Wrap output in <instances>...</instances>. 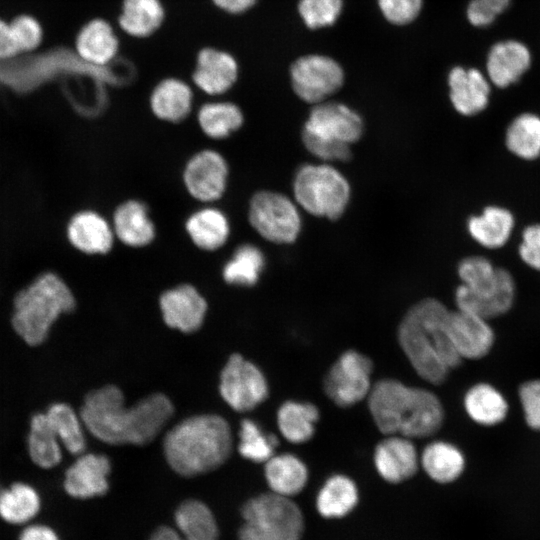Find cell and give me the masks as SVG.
Segmentation results:
<instances>
[{"instance_id": "6da1fadb", "label": "cell", "mask_w": 540, "mask_h": 540, "mask_svg": "<svg viewBox=\"0 0 540 540\" xmlns=\"http://www.w3.org/2000/svg\"><path fill=\"white\" fill-rule=\"evenodd\" d=\"M173 413L171 400L162 393L151 394L127 407L122 391L114 385L89 392L79 410L85 429L111 445L148 444Z\"/></svg>"}, {"instance_id": "7a4b0ae2", "label": "cell", "mask_w": 540, "mask_h": 540, "mask_svg": "<svg viewBox=\"0 0 540 540\" xmlns=\"http://www.w3.org/2000/svg\"><path fill=\"white\" fill-rule=\"evenodd\" d=\"M450 310L435 298H425L409 308L397 330L399 346L414 371L424 381L439 385L462 359L447 331Z\"/></svg>"}, {"instance_id": "3957f363", "label": "cell", "mask_w": 540, "mask_h": 540, "mask_svg": "<svg viewBox=\"0 0 540 540\" xmlns=\"http://www.w3.org/2000/svg\"><path fill=\"white\" fill-rule=\"evenodd\" d=\"M367 403L376 427L385 436L430 437L445 418L444 407L432 391L393 378L375 382Z\"/></svg>"}, {"instance_id": "277c9868", "label": "cell", "mask_w": 540, "mask_h": 540, "mask_svg": "<svg viewBox=\"0 0 540 540\" xmlns=\"http://www.w3.org/2000/svg\"><path fill=\"white\" fill-rule=\"evenodd\" d=\"M232 449L230 425L215 414L184 419L168 431L163 441L167 463L183 477L217 469L230 457Z\"/></svg>"}, {"instance_id": "5b68a950", "label": "cell", "mask_w": 540, "mask_h": 540, "mask_svg": "<svg viewBox=\"0 0 540 540\" xmlns=\"http://www.w3.org/2000/svg\"><path fill=\"white\" fill-rule=\"evenodd\" d=\"M75 307L68 284L55 272H43L14 295L10 325L22 343L39 347L49 338L57 320Z\"/></svg>"}, {"instance_id": "8992f818", "label": "cell", "mask_w": 540, "mask_h": 540, "mask_svg": "<svg viewBox=\"0 0 540 540\" xmlns=\"http://www.w3.org/2000/svg\"><path fill=\"white\" fill-rule=\"evenodd\" d=\"M239 540H301L304 518L290 497L273 492L247 500L241 508Z\"/></svg>"}, {"instance_id": "52a82bcc", "label": "cell", "mask_w": 540, "mask_h": 540, "mask_svg": "<svg viewBox=\"0 0 540 540\" xmlns=\"http://www.w3.org/2000/svg\"><path fill=\"white\" fill-rule=\"evenodd\" d=\"M294 195L309 213L329 219L338 218L346 209L350 187L335 168L321 164H306L296 173Z\"/></svg>"}, {"instance_id": "ba28073f", "label": "cell", "mask_w": 540, "mask_h": 540, "mask_svg": "<svg viewBox=\"0 0 540 540\" xmlns=\"http://www.w3.org/2000/svg\"><path fill=\"white\" fill-rule=\"evenodd\" d=\"M372 372L373 362L368 356L357 350H346L326 373L324 392L338 407H351L367 399L373 385Z\"/></svg>"}, {"instance_id": "9c48e42d", "label": "cell", "mask_w": 540, "mask_h": 540, "mask_svg": "<svg viewBox=\"0 0 540 540\" xmlns=\"http://www.w3.org/2000/svg\"><path fill=\"white\" fill-rule=\"evenodd\" d=\"M515 299V282L509 271L497 268L487 277L461 284L455 292L457 309L486 320L506 314Z\"/></svg>"}, {"instance_id": "30bf717a", "label": "cell", "mask_w": 540, "mask_h": 540, "mask_svg": "<svg viewBox=\"0 0 540 540\" xmlns=\"http://www.w3.org/2000/svg\"><path fill=\"white\" fill-rule=\"evenodd\" d=\"M248 216L251 226L274 243H292L300 232L297 208L289 198L277 192L256 193L250 201Z\"/></svg>"}, {"instance_id": "8fae6325", "label": "cell", "mask_w": 540, "mask_h": 540, "mask_svg": "<svg viewBox=\"0 0 540 540\" xmlns=\"http://www.w3.org/2000/svg\"><path fill=\"white\" fill-rule=\"evenodd\" d=\"M219 391L233 410L248 412L267 399L269 386L265 375L254 363L234 353L221 371Z\"/></svg>"}, {"instance_id": "7c38bea8", "label": "cell", "mask_w": 540, "mask_h": 540, "mask_svg": "<svg viewBox=\"0 0 540 540\" xmlns=\"http://www.w3.org/2000/svg\"><path fill=\"white\" fill-rule=\"evenodd\" d=\"M291 85L295 94L307 103L318 104L343 85L342 66L332 57L308 54L297 58L290 67Z\"/></svg>"}, {"instance_id": "4fadbf2b", "label": "cell", "mask_w": 540, "mask_h": 540, "mask_svg": "<svg viewBox=\"0 0 540 540\" xmlns=\"http://www.w3.org/2000/svg\"><path fill=\"white\" fill-rule=\"evenodd\" d=\"M228 165L223 156L214 150H202L187 162L183 181L189 194L196 200L212 202L225 192Z\"/></svg>"}, {"instance_id": "5bb4252c", "label": "cell", "mask_w": 540, "mask_h": 540, "mask_svg": "<svg viewBox=\"0 0 540 540\" xmlns=\"http://www.w3.org/2000/svg\"><path fill=\"white\" fill-rule=\"evenodd\" d=\"M303 130L350 145L361 137L363 121L357 112L342 103L321 102L312 108Z\"/></svg>"}, {"instance_id": "9a60e30c", "label": "cell", "mask_w": 540, "mask_h": 540, "mask_svg": "<svg viewBox=\"0 0 540 540\" xmlns=\"http://www.w3.org/2000/svg\"><path fill=\"white\" fill-rule=\"evenodd\" d=\"M111 462L103 454L82 453L76 456L63 476L62 488L71 498L91 499L106 494L109 489L108 476Z\"/></svg>"}, {"instance_id": "2e32d148", "label": "cell", "mask_w": 540, "mask_h": 540, "mask_svg": "<svg viewBox=\"0 0 540 540\" xmlns=\"http://www.w3.org/2000/svg\"><path fill=\"white\" fill-rule=\"evenodd\" d=\"M447 331L462 360L481 359L494 345L495 334L488 320L459 309L449 312Z\"/></svg>"}, {"instance_id": "e0dca14e", "label": "cell", "mask_w": 540, "mask_h": 540, "mask_svg": "<svg viewBox=\"0 0 540 540\" xmlns=\"http://www.w3.org/2000/svg\"><path fill=\"white\" fill-rule=\"evenodd\" d=\"M176 528L158 527L150 540H218L219 530L210 508L202 501L188 499L176 509Z\"/></svg>"}, {"instance_id": "ac0fdd59", "label": "cell", "mask_w": 540, "mask_h": 540, "mask_svg": "<svg viewBox=\"0 0 540 540\" xmlns=\"http://www.w3.org/2000/svg\"><path fill=\"white\" fill-rule=\"evenodd\" d=\"M159 305L164 322L183 333L198 330L207 311L206 300L189 284L166 290L160 297Z\"/></svg>"}, {"instance_id": "d6986e66", "label": "cell", "mask_w": 540, "mask_h": 540, "mask_svg": "<svg viewBox=\"0 0 540 540\" xmlns=\"http://www.w3.org/2000/svg\"><path fill=\"white\" fill-rule=\"evenodd\" d=\"M373 461L378 474L387 482L397 484L413 477L420 457L412 439L386 435L375 447Z\"/></svg>"}, {"instance_id": "ffe728a7", "label": "cell", "mask_w": 540, "mask_h": 540, "mask_svg": "<svg viewBox=\"0 0 540 540\" xmlns=\"http://www.w3.org/2000/svg\"><path fill=\"white\" fill-rule=\"evenodd\" d=\"M44 500L39 488L24 479L13 480L0 489V522L17 530L39 520Z\"/></svg>"}, {"instance_id": "44dd1931", "label": "cell", "mask_w": 540, "mask_h": 540, "mask_svg": "<svg viewBox=\"0 0 540 540\" xmlns=\"http://www.w3.org/2000/svg\"><path fill=\"white\" fill-rule=\"evenodd\" d=\"M238 72V63L233 55L227 51L206 47L197 54L192 79L206 94L220 95L234 85Z\"/></svg>"}, {"instance_id": "7402d4cb", "label": "cell", "mask_w": 540, "mask_h": 540, "mask_svg": "<svg viewBox=\"0 0 540 540\" xmlns=\"http://www.w3.org/2000/svg\"><path fill=\"white\" fill-rule=\"evenodd\" d=\"M63 450L45 411L34 412L25 434V451L30 463L40 470H52L61 464Z\"/></svg>"}, {"instance_id": "603a6c76", "label": "cell", "mask_w": 540, "mask_h": 540, "mask_svg": "<svg viewBox=\"0 0 540 540\" xmlns=\"http://www.w3.org/2000/svg\"><path fill=\"white\" fill-rule=\"evenodd\" d=\"M448 86L452 105L462 115H475L488 105L490 85L478 69L452 68L448 75Z\"/></svg>"}, {"instance_id": "cb8c5ba5", "label": "cell", "mask_w": 540, "mask_h": 540, "mask_svg": "<svg viewBox=\"0 0 540 540\" xmlns=\"http://www.w3.org/2000/svg\"><path fill=\"white\" fill-rule=\"evenodd\" d=\"M530 65L531 53L527 46L516 40H505L490 48L486 70L495 86L505 88L517 82Z\"/></svg>"}, {"instance_id": "d4e9b609", "label": "cell", "mask_w": 540, "mask_h": 540, "mask_svg": "<svg viewBox=\"0 0 540 540\" xmlns=\"http://www.w3.org/2000/svg\"><path fill=\"white\" fill-rule=\"evenodd\" d=\"M66 232L71 245L86 254L109 252L115 235L106 219L92 210H83L73 215Z\"/></svg>"}, {"instance_id": "484cf974", "label": "cell", "mask_w": 540, "mask_h": 540, "mask_svg": "<svg viewBox=\"0 0 540 540\" xmlns=\"http://www.w3.org/2000/svg\"><path fill=\"white\" fill-rule=\"evenodd\" d=\"M75 48L77 55L86 63L103 66L110 63L118 53L119 40L106 20L95 18L79 30Z\"/></svg>"}, {"instance_id": "4316f807", "label": "cell", "mask_w": 540, "mask_h": 540, "mask_svg": "<svg viewBox=\"0 0 540 540\" xmlns=\"http://www.w3.org/2000/svg\"><path fill=\"white\" fill-rule=\"evenodd\" d=\"M112 228L117 238L131 247H143L155 237V226L148 209L140 201L129 200L114 212Z\"/></svg>"}, {"instance_id": "83f0119b", "label": "cell", "mask_w": 540, "mask_h": 540, "mask_svg": "<svg viewBox=\"0 0 540 540\" xmlns=\"http://www.w3.org/2000/svg\"><path fill=\"white\" fill-rule=\"evenodd\" d=\"M264 475L271 492L291 498L304 489L309 473L299 457L283 453L265 462Z\"/></svg>"}, {"instance_id": "f1b7e54d", "label": "cell", "mask_w": 540, "mask_h": 540, "mask_svg": "<svg viewBox=\"0 0 540 540\" xmlns=\"http://www.w3.org/2000/svg\"><path fill=\"white\" fill-rule=\"evenodd\" d=\"M193 93L190 86L177 78L160 81L150 95L153 114L164 121L180 122L191 111Z\"/></svg>"}, {"instance_id": "f546056e", "label": "cell", "mask_w": 540, "mask_h": 540, "mask_svg": "<svg viewBox=\"0 0 540 540\" xmlns=\"http://www.w3.org/2000/svg\"><path fill=\"white\" fill-rule=\"evenodd\" d=\"M468 417L482 426H495L505 420L509 406L503 394L489 383H476L464 395Z\"/></svg>"}, {"instance_id": "4dcf8cb0", "label": "cell", "mask_w": 540, "mask_h": 540, "mask_svg": "<svg viewBox=\"0 0 540 540\" xmlns=\"http://www.w3.org/2000/svg\"><path fill=\"white\" fill-rule=\"evenodd\" d=\"M420 464L433 481L447 484L461 476L466 461L456 445L447 441H433L422 451Z\"/></svg>"}, {"instance_id": "1f68e13d", "label": "cell", "mask_w": 540, "mask_h": 540, "mask_svg": "<svg viewBox=\"0 0 540 540\" xmlns=\"http://www.w3.org/2000/svg\"><path fill=\"white\" fill-rule=\"evenodd\" d=\"M319 418V409L313 403L288 400L277 411V426L288 442L302 444L314 436Z\"/></svg>"}, {"instance_id": "d6a6232c", "label": "cell", "mask_w": 540, "mask_h": 540, "mask_svg": "<svg viewBox=\"0 0 540 540\" xmlns=\"http://www.w3.org/2000/svg\"><path fill=\"white\" fill-rule=\"evenodd\" d=\"M513 227L514 217L511 212L498 206L486 207L480 215L468 221L471 237L489 249L502 247L508 241Z\"/></svg>"}, {"instance_id": "836d02e7", "label": "cell", "mask_w": 540, "mask_h": 540, "mask_svg": "<svg viewBox=\"0 0 540 540\" xmlns=\"http://www.w3.org/2000/svg\"><path fill=\"white\" fill-rule=\"evenodd\" d=\"M164 17L160 0H123L118 24L126 34L145 38L160 28Z\"/></svg>"}, {"instance_id": "e575fe53", "label": "cell", "mask_w": 540, "mask_h": 540, "mask_svg": "<svg viewBox=\"0 0 540 540\" xmlns=\"http://www.w3.org/2000/svg\"><path fill=\"white\" fill-rule=\"evenodd\" d=\"M186 231L198 248L213 251L227 241L230 227L223 212L207 207L190 215L186 222Z\"/></svg>"}, {"instance_id": "d590c367", "label": "cell", "mask_w": 540, "mask_h": 540, "mask_svg": "<svg viewBox=\"0 0 540 540\" xmlns=\"http://www.w3.org/2000/svg\"><path fill=\"white\" fill-rule=\"evenodd\" d=\"M358 488L346 475L329 477L316 498L318 512L325 518H341L350 513L358 502Z\"/></svg>"}, {"instance_id": "8d00e7d4", "label": "cell", "mask_w": 540, "mask_h": 540, "mask_svg": "<svg viewBox=\"0 0 540 540\" xmlns=\"http://www.w3.org/2000/svg\"><path fill=\"white\" fill-rule=\"evenodd\" d=\"M44 411L64 450L74 456L84 453L85 427L79 413L70 404L62 401L49 404Z\"/></svg>"}, {"instance_id": "74e56055", "label": "cell", "mask_w": 540, "mask_h": 540, "mask_svg": "<svg viewBox=\"0 0 540 540\" xmlns=\"http://www.w3.org/2000/svg\"><path fill=\"white\" fill-rule=\"evenodd\" d=\"M198 123L210 138L222 139L238 130L243 124L240 108L231 102H209L198 111Z\"/></svg>"}, {"instance_id": "f35d334b", "label": "cell", "mask_w": 540, "mask_h": 540, "mask_svg": "<svg viewBox=\"0 0 540 540\" xmlns=\"http://www.w3.org/2000/svg\"><path fill=\"white\" fill-rule=\"evenodd\" d=\"M506 146L516 156L532 160L540 155V117L532 113L517 116L506 131Z\"/></svg>"}, {"instance_id": "ab89813d", "label": "cell", "mask_w": 540, "mask_h": 540, "mask_svg": "<svg viewBox=\"0 0 540 540\" xmlns=\"http://www.w3.org/2000/svg\"><path fill=\"white\" fill-rule=\"evenodd\" d=\"M264 267V256L254 245L238 247L223 267L222 275L228 284L253 286Z\"/></svg>"}, {"instance_id": "60d3db41", "label": "cell", "mask_w": 540, "mask_h": 540, "mask_svg": "<svg viewBox=\"0 0 540 540\" xmlns=\"http://www.w3.org/2000/svg\"><path fill=\"white\" fill-rule=\"evenodd\" d=\"M278 446V439L272 433H266L251 419L240 423L238 451L240 455L255 463H265Z\"/></svg>"}, {"instance_id": "b9f144b4", "label": "cell", "mask_w": 540, "mask_h": 540, "mask_svg": "<svg viewBox=\"0 0 540 540\" xmlns=\"http://www.w3.org/2000/svg\"><path fill=\"white\" fill-rule=\"evenodd\" d=\"M343 4L344 0H299L297 10L305 26L316 30L334 25Z\"/></svg>"}, {"instance_id": "7bdbcfd3", "label": "cell", "mask_w": 540, "mask_h": 540, "mask_svg": "<svg viewBox=\"0 0 540 540\" xmlns=\"http://www.w3.org/2000/svg\"><path fill=\"white\" fill-rule=\"evenodd\" d=\"M10 27L20 52L35 50L43 40V29L33 16L18 15L10 22Z\"/></svg>"}, {"instance_id": "ee69618b", "label": "cell", "mask_w": 540, "mask_h": 540, "mask_svg": "<svg viewBox=\"0 0 540 540\" xmlns=\"http://www.w3.org/2000/svg\"><path fill=\"white\" fill-rule=\"evenodd\" d=\"M379 10L387 22L407 25L420 14L423 0H377Z\"/></svg>"}, {"instance_id": "f6af8a7d", "label": "cell", "mask_w": 540, "mask_h": 540, "mask_svg": "<svg viewBox=\"0 0 540 540\" xmlns=\"http://www.w3.org/2000/svg\"><path fill=\"white\" fill-rule=\"evenodd\" d=\"M302 140L310 153L322 160H347L350 157V145L331 141L302 131Z\"/></svg>"}, {"instance_id": "bcb514c9", "label": "cell", "mask_w": 540, "mask_h": 540, "mask_svg": "<svg viewBox=\"0 0 540 540\" xmlns=\"http://www.w3.org/2000/svg\"><path fill=\"white\" fill-rule=\"evenodd\" d=\"M518 396L526 424L531 429L540 431V379L522 383Z\"/></svg>"}, {"instance_id": "7dc6e473", "label": "cell", "mask_w": 540, "mask_h": 540, "mask_svg": "<svg viewBox=\"0 0 540 540\" xmlns=\"http://www.w3.org/2000/svg\"><path fill=\"white\" fill-rule=\"evenodd\" d=\"M510 0H471L467 7L468 21L476 27L491 24L509 5Z\"/></svg>"}, {"instance_id": "c3c4849f", "label": "cell", "mask_w": 540, "mask_h": 540, "mask_svg": "<svg viewBox=\"0 0 540 540\" xmlns=\"http://www.w3.org/2000/svg\"><path fill=\"white\" fill-rule=\"evenodd\" d=\"M519 255L528 266L540 271V224L530 225L523 231Z\"/></svg>"}, {"instance_id": "681fc988", "label": "cell", "mask_w": 540, "mask_h": 540, "mask_svg": "<svg viewBox=\"0 0 540 540\" xmlns=\"http://www.w3.org/2000/svg\"><path fill=\"white\" fill-rule=\"evenodd\" d=\"M16 540H62L57 530L41 520L17 530Z\"/></svg>"}, {"instance_id": "f907efd6", "label": "cell", "mask_w": 540, "mask_h": 540, "mask_svg": "<svg viewBox=\"0 0 540 540\" xmlns=\"http://www.w3.org/2000/svg\"><path fill=\"white\" fill-rule=\"evenodd\" d=\"M20 53L14 40L10 23L0 18V60H6Z\"/></svg>"}, {"instance_id": "816d5d0a", "label": "cell", "mask_w": 540, "mask_h": 540, "mask_svg": "<svg viewBox=\"0 0 540 540\" xmlns=\"http://www.w3.org/2000/svg\"><path fill=\"white\" fill-rule=\"evenodd\" d=\"M258 0H212L214 5L229 14H241L251 9Z\"/></svg>"}, {"instance_id": "f5cc1de1", "label": "cell", "mask_w": 540, "mask_h": 540, "mask_svg": "<svg viewBox=\"0 0 540 540\" xmlns=\"http://www.w3.org/2000/svg\"><path fill=\"white\" fill-rule=\"evenodd\" d=\"M3 483L1 482V479H0V489L3 487Z\"/></svg>"}]
</instances>
